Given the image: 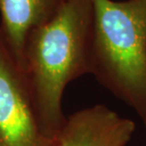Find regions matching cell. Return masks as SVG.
Wrapping results in <instances>:
<instances>
[{
	"instance_id": "cell-1",
	"label": "cell",
	"mask_w": 146,
	"mask_h": 146,
	"mask_svg": "<svg viewBox=\"0 0 146 146\" xmlns=\"http://www.w3.org/2000/svg\"><path fill=\"white\" fill-rule=\"evenodd\" d=\"M92 23L93 0H66L26 42L23 72L40 128L49 139L65 122L66 86L90 74Z\"/></svg>"
},
{
	"instance_id": "cell-2",
	"label": "cell",
	"mask_w": 146,
	"mask_h": 146,
	"mask_svg": "<svg viewBox=\"0 0 146 146\" xmlns=\"http://www.w3.org/2000/svg\"><path fill=\"white\" fill-rule=\"evenodd\" d=\"M90 74L146 128V0H93Z\"/></svg>"
},
{
	"instance_id": "cell-3",
	"label": "cell",
	"mask_w": 146,
	"mask_h": 146,
	"mask_svg": "<svg viewBox=\"0 0 146 146\" xmlns=\"http://www.w3.org/2000/svg\"><path fill=\"white\" fill-rule=\"evenodd\" d=\"M38 122L23 69L0 36V146H50Z\"/></svg>"
},
{
	"instance_id": "cell-4",
	"label": "cell",
	"mask_w": 146,
	"mask_h": 146,
	"mask_svg": "<svg viewBox=\"0 0 146 146\" xmlns=\"http://www.w3.org/2000/svg\"><path fill=\"white\" fill-rule=\"evenodd\" d=\"M135 129L132 119L96 104L66 117L50 146H125Z\"/></svg>"
},
{
	"instance_id": "cell-5",
	"label": "cell",
	"mask_w": 146,
	"mask_h": 146,
	"mask_svg": "<svg viewBox=\"0 0 146 146\" xmlns=\"http://www.w3.org/2000/svg\"><path fill=\"white\" fill-rule=\"evenodd\" d=\"M66 0H0V36L23 69L29 35L52 18Z\"/></svg>"
}]
</instances>
